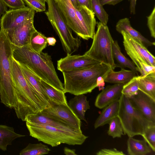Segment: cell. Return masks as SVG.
I'll use <instances>...</instances> for the list:
<instances>
[{
  "instance_id": "6da1fadb",
  "label": "cell",
  "mask_w": 155,
  "mask_h": 155,
  "mask_svg": "<svg viewBox=\"0 0 155 155\" xmlns=\"http://www.w3.org/2000/svg\"><path fill=\"white\" fill-rule=\"evenodd\" d=\"M12 57L18 64L26 66L41 80L64 91V85L57 73L50 55L33 51L29 45L18 47L12 45Z\"/></svg>"
},
{
  "instance_id": "7a4b0ae2",
  "label": "cell",
  "mask_w": 155,
  "mask_h": 155,
  "mask_svg": "<svg viewBox=\"0 0 155 155\" xmlns=\"http://www.w3.org/2000/svg\"><path fill=\"white\" fill-rule=\"evenodd\" d=\"M11 67L17 99V105L14 109L17 117L25 121L28 115L41 111L45 108L28 84L19 64L13 58Z\"/></svg>"
},
{
  "instance_id": "3957f363",
  "label": "cell",
  "mask_w": 155,
  "mask_h": 155,
  "mask_svg": "<svg viewBox=\"0 0 155 155\" xmlns=\"http://www.w3.org/2000/svg\"><path fill=\"white\" fill-rule=\"evenodd\" d=\"M30 135L39 141L52 147L62 143L69 145L82 144L88 138L84 135L81 129L69 127H56L45 125L33 124L26 122Z\"/></svg>"
},
{
  "instance_id": "277c9868",
  "label": "cell",
  "mask_w": 155,
  "mask_h": 155,
  "mask_svg": "<svg viewBox=\"0 0 155 155\" xmlns=\"http://www.w3.org/2000/svg\"><path fill=\"white\" fill-rule=\"evenodd\" d=\"M111 69L101 63L89 68L63 72L64 91L74 95L91 93L97 87L98 78H104Z\"/></svg>"
},
{
  "instance_id": "5b68a950",
  "label": "cell",
  "mask_w": 155,
  "mask_h": 155,
  "mask_svg": "<svg viewBox=\"0 0 155 155\" xmlns=\"http://www.w3.org/2000/svg\"><path fill=\"white\" fill-rule=\"evenodd\" d=\"M12 45L5 32L0 30V97L1 102L11 109L16 107L17 96L12 75Z\"/></svg>"
},
{
  "instance_id": "8992f818",
  "label": "cell",
  "mask_w": 155,
  "mask_h": 155,
  "mask_svg": "<svg viewBox=\"0 0 155 155\" xmlns=\"http://www.w3.org/2000/svg\"><path fill=\"white\" fill-rule=\"evenodd\" d=\"M46 3L48 10L45 13L59 38L64 50L67 54H72L79 48L80 39L72 35L55 0H47Z\"/></svg>"
},
{
  "instance_id": "52a82bcc",
  "label": "cell",
  "mask_w": 155,
  "mask_h": 155,
  "mask_svg": "<svg viewBox=\"0 0 155 155\" xmlns=\"http://www.w3.org/2000/svg\"><path fill=\"white\" fill-rule=\"evenodd\" d=\"M119 101L117 116L121 124L124 134H127L129 137L142 135L148 127L155 124L134 108L129 98L123 94Z\"/></svg>"
},
{
  "instance_id": "ba28073f",
  "label": "cell",
  "mask_w": 155,
  "mask_h": 155,
  "mask_svg": "<svg viewBox=\"0 0 155 155\" xmlns=\"http://www.w3.org/2000/svg\"><path fill=\"white\" fill-rule=\"evenodd\" d=\"M97 30L93 38L92 45L84 54L107 65L114 70L116 67L112 52L114 41L107 25L97 22Z\"/></svg>"
},
{
  "instance_id": "9c48e42d",
  "label": "cell",
  "mask_w": 155,
  "mask_h": 155,
  "mask_svg": "<svg viewBox=\"0 0 155 155\" xmlns=\"http://www.w3.org/2000/svg\"><path fill=\"white\" fill-rule=\"evenodd\" d=\"M120 33L125 50L136 65L138 72H140L144 64L155 66V57L145 46L126 32L122 31Z\"/></svg>"
},
{
  "instance_id": "30bf717a",
  "label": "cell",
  "mask_w": 155,
  "mask_h": 155,
  "mask_svg": "<svg viewBox=\"0 0 155 155\" xmlns=\"http://www.w3.org/2000/svg\"><path fill=\"white\" fill-rule=\"evenodd\" d=\"M35 12L28 7L8 10L0 19L1 30L6 31L34 18Z\"/></svg>"
},
{
  "instance_id": "8fae6325",
  "label": "cell",
  "mask_w": 155,
  "mask_h": 155,
  "mask_svg": "<svg viewBox=\"0 0 155 155\" xmlns=\"http://www.w3.org/2000/svg\"><path fill=\"white\" fill-rule=\"evenodd\" d=\"M41 112L51 117L62 121L69 127L81 129V120L75 114L68 104H52Z\"/></svg>"
},
{
  "instance_id": "7c38bea8",
  "label": "cell",
  "mask_w": 155,
  "mask_h": 155,
  "mask_svg": "<svg viewBox=\"0 0 155 155\" xmlns=\"http://www.w3.org/2000/svg\"><path fill=\"white\" fill-rule=\"evenodd\" d=\"M101 62L84 54L82 55L67 54L57 61L58 69L62 72L92 68Z\"/></svg>"
},
{
  "instance_id": "4fadbf2b",
  "label": "cell",
  "mask_w": 155,
  "mask_h": 155,
  "mask_svg": "<svg viewBox=\"0 0 155 155\" xmlns=\"http://www.w3.org/2000/svg\"><path fill=\"white\" fill-rule=\"evenodd\" d=\"M67 25L80 38H87L83 26L78 19L71 0H55Z\"/></svg>"
},
{
  "instance_id": "5bb4252c",
  "label": "cell",
  "mask_w": 155,
  "mask_h": 155,
  "mask_svg": "<svg viewBox=\"0 0 155 155\" xmlns=\"http://www.w3.org/2000/svg\"><path fill=\"white\" fill-rule=\"evenodd\" d=\"M36 30L34 26L33 18L4 32L12 45L18 47H22L29 45L31 36Z\"/></svg>"
},
{
  "instance_id": "9a60e30c",
  "label": "cell",
  "mask_w": 155,
  "mask_h": 155,
  "mask_svg": "<svg viewBox=\"0 0 155 155\" xmlns=\"http://www.w3.org/2000/svg\"><path fill=\"white\" fill-rule=\"evenodd\" d=\"M131 104L150 121L155 124V101L139 90L128 98Z\"/></svg>"
},
{
  "instance_id": "2e32d148",
  "label": "cell",
  "mask_w": 155,
  "mask_h": 155,
  "mask_svg": "<svg viewBox=\"0 0 155 155\" xmlns=\"http://www.w3.org/2000/svg\"><path fill=\"white\" fill-rule=\"evenodd\" d=\"M18 64L28 84L40 99L45 109L50 107L52 104L41 86V79L26 66Z\"/></svg>"
},
{
  "instance_id": "e0dca14e",
  "label": "cell",
  "mask_w": 155,
  "mask_h": 155,
  "mask_svg": "<svg viewBox=\"0 0 155 155\" xmlns=\"http://www.w3.org/2000/svg\"><path fill=\"white\" fill-rule=\"evenodd\" d=\"M123 84H114L104 88L97 96L94 105L97 108L102 109L111 103L119 100L122 94Z\"/></svg>"
},
{
  "instance_id": "ac0fdd59",
  "label": "cell",
  "mask_w": 155,
  "mask_h": 155,
  "mask_svg": "<svg viewBox=\"0 0 155 155\" xmlns=\"http://www.w3.org/2000/svg\"><path fill=\"white\" fill-rule=\"evenodd\" d=\"M77 16L84 28L87 40L93 39L97 22L93 12L84 6L74 8Z\"/></svg>"
},
{
  "instance_id": "d6986e66",
  "label": "cell",
  "mask_w": 155,
  "mask_h": 155,
  "mask_svg": "<svg viewBox=\"0 0 155 155\" xmlns=\"http://www.w3.org/2000/svg\"><path fill=\"white\" fill-rule=\"evenodd\" d=\"M116 30L120 33L123 31L132 38L146 46L154 45L155 42H151L143 36L139 32L131 26L129 18H126L120 19L116 26Z\"/></svg>"
},
{
  "instance_id": "ffe728a7",
  "label": "cell",
  "mask_w": 155,
  "mask_h": 155,
  "mask_svg": "<svg viewBox=\"0 0 155 155\" xmlns=\"http://www.w3.org/2000/svg\"><path fill=\"white\" fill-rule=\"evenodd\" d=\"M68 104L79 119L86 122L85 113L90 108L86 96L84 94L75 95L74 98L69 100Z\"/></svg>"
},
{
  "instance_id": "44dd1931",
  "label": "cell",
  "mask_w": 155,
  "mask_h": 155,
  "mask_svg": "<svg viewBox=\"0 0 155 155\" xmlns=\"http://www.w3.org/2000/svg\"><path fill=\"white\" fill-rule=\"evenodd\" d=\"M137 74L131 70L121 68L118 71H115L111 69L104 78L105 82L114 84H123L127 83Z\"/></svg>"
},
{
  "instance_id": "7402d4cb",
  "label": "cell",
  "mask_w": 155,
  "mask_h": 155,
  "mask_svg": "<svg viewBox=\"0 0 155 155\" xmlns=\"http://www.w3.org/2000/svg\"><path fill=\"white\" fill-rule=\"evenodd\" d=\"M119 107V100L115 101L105 107L96 120L94 127L96 129L108 124L113 118L117 116Z\"/></svg>"
},
{
  "instance_id": "603a6c76",
  "label": "cell",
  "mask_w": 155,
  "mask_h": 155,
  "mask_svg": "<svg viewBox=\"0 0 155 155\" xmlns=\"http://www.w3.org/2000/svg\"><path fill=\"white\" fill-rule=\"evenodd\" d=\"M25 121L33 124L56 127H69L64 122L48 117L41 111L28 115L26 118Z\"/></svg>"
},
{
  "instance_id": "cb8c5ba5",
  "label": "cell",
  "mask_w": 155,
  "mask_h": 155,
  "mask_svg": "<svg viewBox=\"0 0 155 155\" xmlns=\"http://www.w3.org/2000/svg\"><path fill=\"white\" fill-rule=\"evenodd\" d=\"M139 90L155 101V73L136 76Z\"/></svg>"
},
{
  "instance_id": "d4e9b609",
  "label": "cell",
  "mask_w": 155,
  "mask_h": 155,
  "mask_svg": "<svg viewBox=\"0 0 155 155\" xmlns=\"http://www.w3.org/2000/svg\"><path fill=\"white\" fill-rule=\"evenodd\" d=\"M25 136L15 132L13 127L0 125V149L6 150L8 146L11 145L13 140Z\"/></svg>"
},
{
  "instance_id": "484cf974",
  "label": "cell",
  "mask_w": 155,
  "mask_h": 155,
  "mask_svg": "<svg viewBox=\"0 0 155 155\" xmlns=\"http://www.w3.org/2000/svg\"><path fill=\"white\" fill-rule=\"evenodd\" d=\"M151 149L144 140L129 137L127 141V151L130 155H146L151 152Z\"/></svg>"
},
{
  "instance_id": "4316f807",
  "label": "cell",
  "mask_w": 155,
  "mask_h": 155,
  "mask_svg": "<svg viewBox=\"0 0 155 155\" xmlns=\"http://www.w3.org/2000/svg\"><path fill=\"white\" fill-rule=\"evenodd\" d=\"M41 82L43 89L49 98L52 104H68L64 91L54 87L41 79Z\"/></svg>"
},
{
  "instance_id": "83f0119b",
  "label": "cell",
  "mask_w": 155,
  "mask_h": 155,
  "mask_svg": "<svg viewBox=\"0 0 155 155\" xmlns=\"http://www.w3.org/2000/svg\"><path fill=\"white\" fill-rule=\"evenodd\" d=\"M112 52L114 59H115L117 63L116 67L121 68H128L130 70L137 74V68L133 63L128 59L122 53L120 49L117 41H114L112 44Z\"/></svg>"
},
{
  "instance_id": "f1b7e54d",
  "label": "cell",
  "mask_w": 155,
  "mask_h": 155,
  "mask_svg": "<svg viewBox=\"0 0 155 155\" xmlns=\"http://www.w3.org/2000/svg\"><path fill=\"white\" fill-rule=\"evenodd\" d=\"M47 37L37 30L34 32L31 37L29 46L35 52L39 53L47 46Z\"/></svg>"
},
{
  "instance_id": "f546056e",
  "label": "cell",
  "mask_w": 155,
  "mask_h": 155,
  "mask_svg": "<svg viewBox=\"0 0 155 155\" xmlns=\"http://www.w3.org/2000/svg\"><path fill=\"white\" fill-rule=\"evenodd\" d=\"M50 149L41 143H29L20 152V155H41L48 154Z\"/></svg>"
},
{
  "instance_id": "4dcf8cb0",
  "label": "cell",
  "mask_w": 155,
  "mask_h": 155,
  "mask_svg": "<svg viewBox=\"0 0 155 155\" xmlns=\"http://www.w3.org/2000/svg\"><path fill=\"white\" fill-rule=\"evenodd\" d=\"M92 11L97 17L100 22L107 25L108 20V15L103 7L100 0H91Z\"/></svg>"
},
{
  "instance_id": "1f68e13d",
  "label": "cell",
  "mask_w": 155,
  "mask_h": 155,
  "mask_svg": "<svg viewBox=\"0 0 155 155\" xmlns=\"http://www.w3.org/2000/svg\"><path fill=\"white\" fill-rule=\"evenodd\" d=\"M108 134L113 138L120 137L124 134L120 120L117 116L112 119L109 123Z\"/></svg>"
},
{
  "instance_id": "d6a6232c",
  "label": "cell",
  "mask_w": 155,
  "mask_h": 155,
  "mask_svg": "<svg viewBox=\"0 0 155 155\" xmlns=\"http://www.w3.org/2000/svg\"><path fill=\"white\" fill-rule=\"evenodd\" d=\"M136 76L123 86L122 93L128 98L136 95L139 90L138 84Z\"/></svg>"
},
{
  "instance_id": "836d02e7",
  "label": "cell",
  "mask_w": 155,
  "mask_h": 155,
  "mask_svg": "<svg viewBox=\"0 0 155 155\" xmlns=\"http://www.w3.org/2000/svg\"><path fill=\"white\" fill-rule=\"evenodd\" d=\"M153 151H155V124L150 126L141 135Z\"/></svg>"
},
{
  "instance_id": "e575fe53",
  "label": "cell",
  "mask_w": 155,
  "mask_h": 155,
  "mask_svg": "<svg viewBox=\"0 0 155 155\" xmlns=\"http://www.w3.org/2000/svg\"><path fill=\"white\" fill-rule=\"evenodd\" d=\"M27 6L35 12H42L46 10L47 0H23Z\"/></svg>"
},
{
  "instance_id": "d590c367",
  "label": "cell",
  "mask_w": 155,
  "mask_h": 155,
  "mask_svg": "<svg viewBox=\"0 0 155 155\" xmlns=\"http://www.w3.org/2000/svg\"><path fill=\"white\" fill-rule=\"evenodd\" d=\"M147 25L151 36L155 38V7H154L150 14L147 17Z\"/></svg>"
},
{
  "instance_id": "8d00e7d4",
  "label": "cell",
  "mask_w": 155,
  "mask_h": 155,
  "mask_svg": "<svg viewBox=\"0 0 155 155\" xmlns=\"http://www.w3.org/2000/svg\"><path fill=\"white\" fill-rule=\"evenodd\" d=\"M5 5L11 9H16L25 7L23 0H2Z\"/></svg>"
},
{
  "instance_id": "74e56055",
  "label": "cell",
  "mask_w": 155,
  "mask_h": 155,
  "mask_svg": "<svg viewBox=\"0 0 155 155\" xmlns=\"http://www.w3.org/2000/svg\"><path fill=\"white\" fill-rule=\"evenodd\" d=\"M97 155H124L122 151L117 150L116 149H103L97 152Z\"/></svg>"
},
{
  "instance_id": "f35d334b",
  "label": "cell",
  "mask_w": 155,
  "mask_h": 155,
  "mask_svg": "<svg viewBox=\"0 0 155 155\" xmlns=\"http://www.w3.org/2000/svg\"><path fill=\"white\" fill-rule=\"evenodd\" d=\"M77 1L79 5L84 6L92 11L91 0H77Z\"/></svg>"
},
{
  "instance_id": "ab89813d",
  "label": "cell",
  "mask_w": 155,
  "mask_h": 155,
  "mask_svg": "<svg viewBox=\"0 0 155 155\" xmlns=\"http://www.w3.org/2000/svg\"><path fill=\"white\" fill-rule=\"evenodd\" d=\"M97 87H98L99 91L102 90L104 88L105 81L102 77L98 78L97 82Z\"/></svg>"
},
{
  "instance_id": "60d3db41",
  "label": "cell",
  "mask_w": 155,
  "mask_h": 155,
  "mask_svg": "<svg viewBox=\"0 0 155 155\" xmlns=\"http://www.w3.org/2000/svg\"><path fill=\"white\" fill-rule=\"evenodd\" d=\"M123 0H100L103 5H115Z\"/></svg>"
},
{
  "instance_id": "b9f144b4",
  "label": "cell",
  "mask_w": 155,
  "mask_h": 155,
  "mask_svg": "<svg viewBox=\"0 0 155 155\" xmlns=\"http://www.w3.org/2000/svg\"><path fill=\"white\" fill-rule=\"evenodd\" d=\"M7 11V6L2 0H0V17Z\"/></svg>"
},
{
  "instance_id": "7bdbcfd3",
  "label": "cell",
  "mask_w": 155,
  "mask_h": 155,
  "mask_svg": "<svg viewBox=\"0 0 155 155\" xmlns=\"http://www.w3.org/2000/svg\"><path fill=\"white\" fill-rule=\"evenodd\" d=\"M130 1V9L131 13L135 14V8L137 0H129Z\"/></svg>"
},
{
  "instance_id": "ee69618b",
  "label": "cell",
  "mask_w": 155,
  "mask_h": 155,
  "mask_svg": "<svg viewBox=\"0 0 155 155\" xmlns=\"http://www.w3.org/2000/svg\"><path fill=\"white\" fill-rule=\"evenodd\" d=\"M64 153L66 155H77L75 153L76 150L74 149H71L67 147H65L64 149Z\"/></svg>"
},
{
  "instance_id": "f6af8a7d",
  "label": "cell",
  "mask_w": 155,
  "mask_h": 155,
  "mask_svg": "<svg viewBox=\"0 0 155 155\" xmlns=\"http://www.w3.org/2000/svg\"><path fill=\"white\" fill-rule=\"evenodd\" d=\"M48 44L49 46H54L56 42V40L53 37H47Z\"/></svg>"
},
{
  "instance_id": "bcb514c9",
  "label": "cell",
  "mask_w": 155,
  "mask_h": 155,
  "mask_svg": "<svg viewBox=\"0 0 155 155\" xmlns=\"http://www.w3.org/2000/svg\"><path fill=\"white\" fill-rule=\"evenodd\" d=\"M71 1L72 2V3L74 8H76L79 5L78 3L77 0H71Z\"/></svg>"
}]
</instances>
